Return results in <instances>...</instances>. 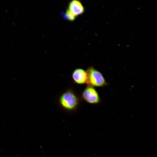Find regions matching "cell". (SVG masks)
<instances>
[{"label":"cell","mask_w":157,"mask_h":157,"mask_svg":"<svg viewBox=\"0 0 157 157\" xmlns=\"http://www.w3.org/2000/svg\"><path fill=\"white\" fill-rule=\"evenodd\" d=\"M60 105L64 109L68 111L75 110L79 104L78 98L71 90H68L60 96L59 99Z\"/></svg>","instance_id":"1"},{"label":"cell","mask_w":157,"mask_h":157,"mask_svg":"<svg viewBox=\"0 0 157 157\" xmlns=\"http://www.w3.org/2000/svg\"><path fill=\"white\" fill-rule=\"evenodd\" d=\"M83 99L90 104H96L100 101L98 94L93 86L88 85L82 94Z\"/></svg>","instance_id":"3"},{"label":"cell","mask_w":157,"mask_h":157,"mask_svg":"<svg viewBox=\"0 0 157 157\" xmlns=\"http://www.w3.org/2000/svg\"><path fill=\"white\" fill-rule=\"evenodd\" d=\"M61 14L64 19L70 21H73L76 19V17L68 9H67L65 12H62Z\"/></svg>","instance_id":"6"},{"label":"cell","mask_w":157,"mask_h":157,"mask_svg":"<svg viewBox=\"0 0 157 157\" xmlns=\"http://www.w3.org/2000/svg\"><path fill=\"white\" fill-rule=\"evenodd\" d=\"M72 78L74 82L77 84L86 83L87 81L86 72L81 69H76L72 73Z\"/></svg>","instance_id":"5"},{"label":"cell","mask_w":157,"mask_h":157,"mask_svg":"<svg viewBox=\"0 0 157 157\" xmlns=\"http://www.w3.org/2000/svg\"><path fill=\"white\" fill-rule=\"evenodd\" d=\"M87 75V83L93 87H103L107 83L102 74L92 67H90L86 71Z\"/></svg>","instance_id":"2"},{"label":"cell","mask_w":157,"mask_h":157,"mask_svg":"<svg viewBox=\"0 0 157 157\" xmlns=\"http://www.w3.org/2000/svg\"><path fill=\"white\" fill-rule=\"evenodd\" d=\"M68 8L76 17L82 15L84 12V7L79 0H72L69 4Z\"/></svg>","instance_id":"4"}]
</instances>
